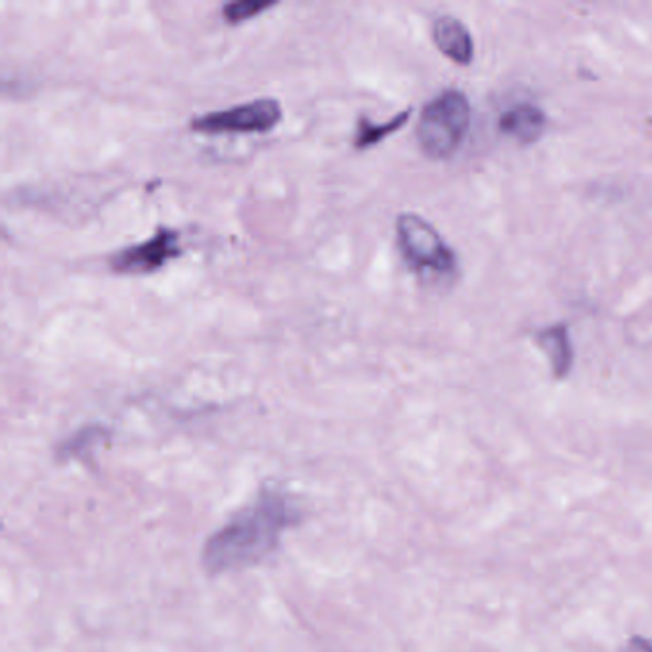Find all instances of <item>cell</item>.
Listing matches in <instances>:
<instances>
[{"instance_id":"1","label":"cell","mask_w":652,"mask_h":652,"mask_svg":"<svg viewBox=\"0 0 652 652\" xmlns=\"http://www.w3.org/2000/svg\"><path fill=\"white\" fill-rule=\"evenodd\" d=\"M295 498L278 487L260 490L257 500L216 531L203 547V567L211 574L236 573L255 567L280 544L291 526L301 523Z\"/></svg>"},{"instance_id":"2","label":"cell","mask_w":652,"mask_h":652,"mask_svg":"<svg viewBox=\"0 0 652 652\" xmlns=\"http://www.w3.org/2000/svg\"><path fill=\"white\" fill-rule=\"evenodd\" d=\"M471 106L466 94L448 88L425 106L417 122V142L432 159L452 158L466 138Z\"/></svg>"},{"instance_id":"3","label":"cell","mask_w":652,"mask_h":652,"mask_svg":"<svg viewBox=\"0 0 652 652\" xmlns=\"http://www.w3.org/2000/svg\"><path fill=\"white\" fill-rule=\"evenodd\" d=\"M396 239L402 257L416 272L450 278L458 274V257L438 229L416 213H402L396 218Z\"/></svg>"},{"instance_id":"4","label":"cell","mask_w":652,"mask_h":652,"mask_svg":"<svg viewBox=\"0 0 652 652\" xmlns=\"http://www.w3.org/2000/svg\"><path fill=\"white\" fill-rule=\"evenodd\" d=\"M280 121V101L274 98H258L234 108L197 115L190 121V129L201 135H249L268 132Z\"/></svg>"},{"instance_id":"5","label":"cell","mask_w":652,"mask_h":652,"mask_svg":"<svg viewBox=\"0 0 652 652\" xmlns=\"http://www.w3.org/2000/svg\"><path fill=\"white\" fill-rule=\"evenodd\" d=\"M182 255V245H180V234L177 229L159 228L153 236L143 239L140 244L129 245L125 249L115 252L109 257V266L114 272L130 274H151L158 272L172 258Z\"/></svg>"},{"instance_id":"6","label":"cell","mask_w":652,"mask_h":652,"mask_svg":"<svg viewBox=\"0 0 652 652\" xmlns=\"http://www.w3.org/2000/svg\"><path fill=\"white\" fill-rule=\"evenodd\" d=\"M432 41L437 44L438 51L446 57L459 65H469L473 62L474 44L473 36L466 28V23L453 18L442 15L432 25Z\"/></svg>"},{"instance_id":"7","label":"cell","mask_w":652,"mask_h":652,"mask_svg":"<svg viewBox=\"0 0 652 652\" xmlns=\"http://www.w3.org/2000/svg\"><path fill=\"white\" fill-rule=\"evenodd\" d=\"M536 343L552 364L553 377L565 380L574 364V349L568 325L555 323L545 330H539L536 333Z\"/></svg>"},{"instance_id":"8","label":"cell","mask_w":652,"mask_h":652,"mask_svg":"<svg viewBox=\"0 0 652 652\" xmlns=\"http://www.w3.org/2000/svg\"><path fill=\"white\" fill-rule=\"evenodd\" d=\"M500 130L521 143L536 142L545 130V114L534 104H519L500 117Z\"/></svg>"},{"instance_id":"9","label":"cell","mask_w":652,"mask_h":652,"mask_svg":"<svg viewBox=\"0 0 652 652\" xmlns=\"http://www.w3.org/2000/svg\"><path fill=\"white\" fill-rule=\"evenodd\" d=\"M409 115H411V109H406V111L395 115L391 121L381 122V125L380 122H373L372 119H366V117H360L356 132H354V146L359 150L372 148L381 140H385L388 135L402 129L408 122Z\"/></svg>"},{"instance_id":"10","label":"cell","mask_w":652,"mask_h":652,"mask_svg":"<svg viewBox=\"0 0 652 652\" xmlns=\"http://www.w3.org/2000/svg\"><path fill=\"white\" fill-rule=\"evenodd\" d=\"M108 437V430L104 429V427H86V429L79 430L77 435H73L67 442H64V446L60 448V452L64 458H70V456H81V453H88L86 450H93L94 446L101 442L104 438Z\"/></svg>"},{"instance_id":"11","label":"cell","mask_w":652,"mask_h":652,"mask_svg":"<svg viewBox=\"0 0 652 652\" xmlns=\"http://www.w3.org/2000/svg\"><path fill=\"white\" fill-rule=\"evenodd\" d=\"M272 7L274 2H265V0H239V2L224 4L223 15L228 23H242L263 14L265 10Z\"/></svg>"},{"instance_id":"12","label":"cell","mask_w":652,"mask_h":652,"mask_svg":"<svg viewBox=\"0 0 652 652\" xmlns=\"http://www.w3.org/2000/svg\"><path fill=\"white\" fill-rule=\"evenodd\" d=\"M620 652H652V641L641 635H633Z\"/></svg>"}]
</instances>
